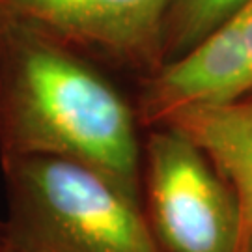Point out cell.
Wrapping results in <instances>:
<instances>
[{"label": "cell", "instance_id": "cell-1", "mask_svg": "<svg viewBox=\"0 0 252 252\" xmlns=\"http://www.w3.org/2000/svg\"><path fill=\"white\" fill-rule=\"evenodd\" d=\"M138 116L77 51L0 25V159L62 157L142 200Z\"/></svg>", "mask_w": 252, "mask_h": 252}, {"label": "cell", "instance_id": "cell-2", "mask_svg": "<svg viewBox=\"0 0 252 252\" xmlns=\"http://www.w3.org/2000/svg\"><path fill=\"white\" fill-rule=\"evenodd\" d=\"M8 211L0 247L11 252H162L142 200L84 162L0 159Z\"/></svg>", "mask_w": 252, "mask_h": 252}, {"label": "cell", "instance_id": "cell-3", "mask_svg": "<svg viewBox=\"0 0 252 252\" xmlns=\"http://www.w3.org/2000/svg\"><path fill=\"white\" fill-rule=\"evenodd\" d=\"M150 129L142 146V194L162 252H241V217L228 183L178 129Z\"/></svg>", "mask_w": 252, "mask_h": 252}, {"label": "cell", "instance_id": "cell-4", "mask_svg": "<svg viewBox=\"0 0 252 252\" xmlns=\"http://www.w3.org/2000/svg\"><path fill=\"white\" fill-rule=\"evenodd\" d=\"M168 0H0V25L19 27L73 51L105 54L148 75L162 62Z\"/></svg>", "mask_w": 252, "mask_h": 252}, {"label": "cell", "instance_id": "cell-5", "mask_svg": "<svg viewBox=\"0 0 252 252\" xmlns=\"http://www.w3.org/2000/svg\"><path fill=\"white\" fill-rule=\"evenodd\" d=\"M170 126L204 152L232 189L241 217V252L252 235V99L247 95L217 105L187 108Z\"/></svg>", "mask_w": 252, "mask_h": 252}, {"label": "cell", "instance_id": "cell-6", "mask_svg": "<svg viewBox=\"0 0 252 252\" xmlns=\"http://www.w3.org/2000/svg\"><path fill=\"white\" fill-rule=\"evenodd\" d=\"M251 0H168L162 21V62L187 53L239 13Z\"/></svg>", "mask_w": 252, "mask_h": 252}, {"label": "cell", "instance_id": "cell-7", "mask_svg": "<svg viewBox=\"0 0 252 252\" xmlns=\"http://www.w3.org/2000/svg\"><path fill=\"white\" fill-rule=\"evenodd\" d=\"M234 19H235V23H237L239 36H241L243 47H245V51H247V56H249L251 65H252V0L239 11V13H235Z\"/></svg>", "mask_w": 252, "mask_h": 252}, {"label": "cell", "instance_id": "cell-8", "mask_svg": "<svg viewBox=\"0 0 252 252\" xmlns=\"http://www.w3.org/2000/svg\"><path fill=\"white\" fill-rule=\"evenodd\" d=\"M243 252H252V235H251V239H249V243L245 245Z\"/></svg>", "mask_w": 252, "mask_h": 252}, {"label": "cell", "instance_id": "cell-9", "mask_svg": "<svg viewBox=\"0 0 252 252\" xmlns=\"http://www.w3.org/2000/svg\"><path fill=\"white\" fill-rule=\"evenodd\" d=\"M0 252H11V251H6V249H2V247H0Z\"/></svg>", "mask_w": 252, "mask_h": 252}]
</instances>
